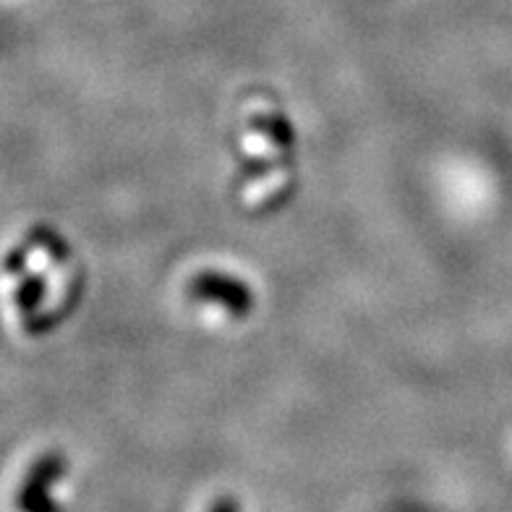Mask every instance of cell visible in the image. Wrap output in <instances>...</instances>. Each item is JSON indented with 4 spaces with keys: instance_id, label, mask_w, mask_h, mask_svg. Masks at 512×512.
Masks as SVG:
<instances>
[{
    "instance_id": "2",
    "label": "cell",
    "mask_w": 512,
    "mask_h": 512,
    "mask_svg": "<svg viewBox=\"0 0 512 512\" xmlns=\"http://www.w3.org/2000/svg\"><path fill=\"white\" fill-rule=\"evenodd\" d=\"M212 512H238V505L236 502H220Z\"/></svg>"
},
{
    "instance_id": "1",
    "label": "cell",
    "mask_w": 512,
    "mask_h": 512,
    "mask_svg": "<svg viewBox=\"0 0 512 512\" xmlns=\"http://www.w3.org/2000/svg\"><path fill=\"white\" fill-rule=\"evenodd\" d=\"M61 476V460L45 458L37 463L32 476L27 479L19 497L21 512H58V507L50 502V484Z\"/></svg>"
}]
</instances>
